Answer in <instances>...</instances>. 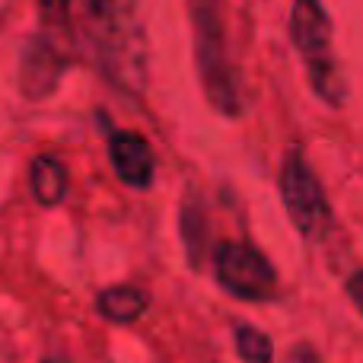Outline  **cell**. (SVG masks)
Listing matches in <instances>:
<instances>
[{"mask_svg": "<svg viewBox=\"0 0 363 363\" xmlns=\"http://www.w3.org/2000/svg\"><path fill=\"white\" fill-rule=\"evenodd\" d=\"M89 32L106 61L108 74L121 83L144 80V26L138 19V0H83Z\"/></svg>", "mask_w": 363, "mask_h": 363, "instance_id": "cell-1", "label": "cell"}, {"mask_svg": "<svg viewBox=\"0 0 363 363\" xmlns=\"http://www.w3.org/2000/svg\"><path fill=\"white\" fill-rule=\"evenodd\" d=\"M290 38H294L296 51L306 57L309 70H313L315 93L325 96L332 106H338L345 89L335 74L332 61V23L322 6V0H294V13H290Z\"/></svg>", "mask_w": 363, "mask_h": 363, "instance_id": "cell-2", "label": "cell"}, {"mask_svg": "<svg viewBox=\"0 0 363 363\" xmlns=\"http://www.w3.org/2000/svg\"><path fill=\"white\" fill-rule=\"evenodd\" d=\"M281 194L287 213L294 220V226L303 233L306 239H315L325 233L328 226V201L322 191L315 172L309 169V163L303 160L300 150H290L284 157V169H281Z\"/></svg>", "mask_w": 363, "mask_h": 363, "instance_id": "cell-3", "label": "cell"}, {"mask_svg": "<svg viewBox=\"0 0 363 363\" xmlns=\"http://www.w3.org/2000/svg\"><path fill=\"white\" fill-rule=\"evenodd\" d=\"M213 274L239 300H264L274 287V268L258 249L245 242H217Z\"/></svg>", "mask_w": 363, "mask_h": 363, "instance_id": "cell-4", "label": "cell"}, {"mask_svg": "<svg viewBox=\"0 0 363 363\" xmlns=\"http://www.w3.org/2000/svg\"><path fill=\"white\" fill-rule=\"evenodd\" d=\"M108 157H112V166L118 172V179L125 185L134 188H147L153 182V153L150 144L138 134H115L108 140Z\"/></svg>", "mask_w": 363, "mask_h": 363, "instance_id": "cell-5", "label": "cell"}, {"mask_svg": "<svg viewBox=\"0 0 363 363\" xmlns=\"http://www.w3.org/2000/svg\"><path fill=\"white\" fill-rule=\"evenodd\" d=\"M57 74H61V57H57L55 45L35 38L23 57V89L29 96H45L55 86Z\"/></svg>", "mask_w": 363, "mask_h": 363, "instance_id": "cell-6", "label": "cell"}, {"mask_svg": "<svg viewBox=\"0 0 363 363\" xmlns=\"http://www.w3.org/2000/svg\"><path fill=\"white\" fill-rule=\"evenodd\" d=\"M29 179H32V194H35L38 204L55 207L57 201L64 198V188H67V172H64V166L57 163L55 157H35V160H32Z\"/></svg>", "mask_w": 363, "mask_h": 363, "instance_id": "cell-7", "label": "cell"}, {"mask_svg": "<svg viewBox=\"0 0 363 363\" xmlns=\"http://www.w3.org/2000/svg\"><path fill=\"white\" fill-rule=\"evenodd\" d=\"M147 309V294H140L138 287H108L99 294V313L108 322L128 325Z\"/></svg>", "mask_w": 363, "mask_h": 363, "instance_id": "cell-8", "label": "cell"}, {"mask_svg": "<svg viewBox=\"0 0 363 363\" xmlns=\"http://www.w3.org/2000/svg\"><path fill=\"white\" fill-rule=\"evenodd\" d=\"M236 351H239V357H242V363H271V357H274L271 338L252 325L236 328Z\"/></svg>", "mask_w": 363, "mask_h": 363, "instance_id": "cell-9", "label": "cell"}, {"mask_svg": "<svg viewBox=\"0 0 363 363\" xmlns=\"http://www.w3.org/2000/svg\"><path fill=\"white\" fill-rule=\"evenodd\" d=\"M347 296L354 300V306L363 313V271H357V274H351V281H347Z\"/></svg>", "mask_w": 363, "mask_h": 363, "instance_id": "cell-10", "label": "cell"}, {"mask_svg": "<svg viewBox=\"0 0 363 363\" xmlns=\"http://www.w3.org/2000/svg\"><path fill=\"white\" fill-rule=\"evenodd\" d=\"M42 363H67L64 357H48V360H42Z\"/></svg>", "mask_w": 363, "mask_h": 363, "instance_id": "cell-11", "label": "cell"}]
</instances>
